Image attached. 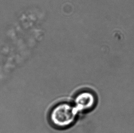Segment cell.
Masks as SVG:
<instances>
[{
  "mask_svg": "<svg viewBox=\"0 0 134 133\" xmlns=\"http://www.w3.org/2000/svg\"><path fill=\"white\" fill-rule=\"evenodd\" d=\"M77 110L75 106L68 103H61L53 108L49 116L53 125L57 128H66L73 124Z\"/></svg>",
  "mask_w": 134,
  "mask_h": 133,
  "instance_id": "6da1fadb",
  "label": "cell"
},
{
  "mask_svg": "<svg viewBox=\"0 0 134 133\" xmlns=\"http://www.w3.org/2000/svg\"><path fill=\"white\" fill-rule=\"evenodd\" d=\"M96 104V98L92 92L83 91L75 99V107L78 111H86L92 109Z\"/></svg>",
  "mask_w": 134,
  "mask_h": 133,
  "instance_id": "7a4b0ae2",
  "label": "cell"
}]
</instances>
